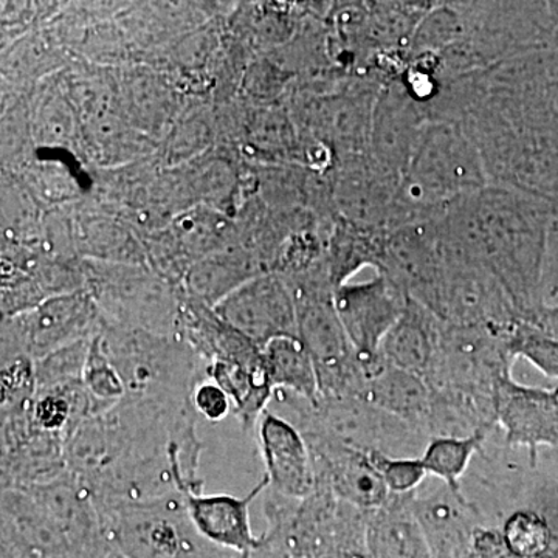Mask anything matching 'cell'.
Here are the masks:
<instances>
[{"mask_svg": "<svg viewBox=\"0 0 558 558\" xmlns=\"http://www.w3.org/2000/svg\"><path fill=\"white\" fill-rule=\"evenodd\" d=\"M197 422L193 402L124 396L70 433L68 472L98 508L204 488Z\"/></svg>", "mask_w": 558, "mask_h": 558, "instance_id": "6da1fadb", "label": "cell"}, {"mask_svg": "<svg viewBox=\"0 0 558 558\" xmlns=\"http://www.w3.org/2000/svg\"><path fill=\"white\" fill-rule=\"evenodd\" d=\"M553 209L539 202L487 185L439 209L444 247L478 260L502 286L521 319L543 307L542 270Z\"/></svg>", "mask_w": 558, "mask_h": 558, "instance_id": "7a4b0ae2", "label": "cell"}, {"mask_svg": "<svg viewBox=\"0 0 558 558\" xmlns=\"http://www.w3.org/2000/svg\"><path fill=\"white\" fill-rule=\"evenodd\" d=\"M459 124L478 148L490 185L524 194L558 215V123L475 106Z\"/></svg>", "mask_w": 558, "mask_h": 558, "instance_id": "3957f363", "label": "cell"}, {"mask_svg": "<svg viewBox=\"0 0 558 558\" xmlns=\"http://www.w3.org/2000/svg\"><path fill=\"white\" fill-rule=\"evenodd\" d=\"M275 411L301 433H319L363 453L388 458H421L429 436L403 418L392 416L365 399L319 398L315 402L292 392H274Z\"/></svg>", "mask_w": 558, "mask_h": 558, "instance_id": "277c9868", "label": "cell"}, {"mask_svg": "<svg viewBox=\"0 0 558 558\" xmlns=\"http://www.w3.org/2000/svg\"><path fill=\"white\" fill-rule=\"evenodd\" d=\"M487 185L480 150L464 128L453 121H428L400 179V199L416 220Z\"/></svg>", "mask_w": 558, "mask_h": 558, "instance_id": "5b68a950", "label": "cell"}, {"mask_svg": "<svg viewBox=\"0 0 558 558\" xmlns=\"http://www.w3.org/2000/svg\"><path fill=\"white\" fill-rule=\"evenodd\" d=\"M101 343L126 396L193 402L194 389L208 380V363L183 336L105 325Z\"/></svg>", "mask_w": 558, "mask_h": 558, "instance_id": "8992f818", "label": "cell"}, {"mask_svg": "<svg viewBox=\"0 0 558 558\" xmlns=\"http://www.w3.org/2000/svg\"><path fill=\"white\" fill-rule=\"evenodd\" d=\"M84 290L100 310L105 325L182 336V289L149 266L81 259Z\"/></svg>", "mask_w": 558, "mask_h": 558, "instance_id": "52a82bcc", "label": "cell"}, {"mask_svg": "<svg viewBox=\"0 0 558 558\" xmlns=\"http://www.w3.org/2000/svg\"><path fill=\"white\" fill-rule=\"evenodd\" d=\"M110 542L124 558H241L207 542L182 494L100 508Z\"/></svg>", "mask_w": 558, "mask_h": 558, "instance_id": "ba28073f", "label": "cell"}, {"mask_svg": "<svg viewBox=\"0 0 558 558\" xmlns=\"http://www.w3.org/2000/svg\"><path fill=\"white\" fill-rule=\"evenodd\" d=\"M288 286L295 300L299 339L317 369L319 396L365 399L368 374L337 314L336 288L323 282Z\"/></svg>", "mask_w": 558, "mask_h": 558, "instance_id": "9c48e42d", "label": "cell"}, {"mask_svg": "<svg viewBox=\"0 0 558 558\" xmlns=\"http://www.w3.org/2000/svg\"><path fill=\"white\" fill-rule=\"evenodd\" d=\"M414 300L454 326L508 328L520 319L508 293L483 264L446 248L438 277Z\"/></svg>", "mask_w": 558, "mask_h": 558, "instance_id": "30bf717a", "label": "cell"}, {"mask_svg": "<svg viewBox=\"0 0 558 558\" xmlns=\"http://www.w3.org/2000/svg\"><path fill=\"white\" fill-rule=\"evenodd\" d=\"M105 329V319L86 290L62 293L35 310L2 318V357L40 360L51 352L92 340Z\"/></svg>", "mask_w": 558, "mask_h": 558, "instance_id": "8fae6325", "label": "cell"}, {"mask_svg": "<svg viewBox=\"0 0 558 558\" xmlns=\"http://www.w3.org/2000/svg\"><path fill=\"white\" fill-rule=\"evenodd\" d=\"M508 328L444 322L438 351L424 376L428 387L497 392L498 385L512 376L517 362L506 341Z\"/></svg>", "mask_w": 558, "mask_h": 558, "instance_id": "7c38bea8", "label": "cell"}, {"mask_svg": "<svg viewBox=\"0 0 558 558\" xmlns=\"http://www.w3.org/2000/svg\"><path fill=\"white\" fill-rule=\"evenodd\" d=\"M329 183L336 218L373 231L413 222L400 199V179L377 167L369 154L336 161Z\"/></svg>", "mask_w": 558, "mask_h": 558, "instance_id": "4fadbf2b", "label": "cell"}, {"mask_svg": "<svg viewBox=\"0 0 558 558\" xmlns=\"http://www.w3.org/2000/svg\"><path fill=\"white\" fill-rule=\"evenodd\" d=\"M410 295L388 275L377 271L369 281L347 282L336 289L333 304L368 379L387 363L380 347L409 306Z\"/></svg>", "mask_w": 558, "mask_h": 558, "instance_id": "5bb4252c", "label": "cell"}, {"mask_svg": "<svg viewBox=\"0 0 558 558\" xmlns=\"http://www.w3.org/2000/svg\"><path fill=\"white\" fill-rule=\"evenodd\" d=\"M2 558H112L119 550L86 545L25 488L0 497Z\"/></svg>", "mask_w": 558, "mask_h": 558, "instance_id": "9a60e30c", "label": "cell"}, {"mask_svg": "<svg viewBox=\"0 0 558 558\" xmlns=\"http://www.w3.org/2000/svg\"><path fill=\"white\" fill-rule=\"evenodd\" d=\"M31 407L0 416V488H27L61 478L68 473L65 436L36 424Z\"/></svg>", "mask_w": 558, "mask_h": 558, "instance_id": "2e32d148", "label": "cell"}, {"mask_svg": "<svg viewBox=\"0 0 558 558\" xmlns=\"http://www.w3.org/2000/svg\"><path fill=\"white\" fill-rule=\"evenodd\" d=\"M215 311L260 349L282 337H299L295 300L288 282L278 274L245 282L220 301Z\"/></svg>", "mask_w": 558, "mask_h": 558, "instance_id": "e0dca14e", "label": "cell"}, {"mask_svg": "<svg viewBox=\"0 0 558 558\" xmlns=\"http://www.w3.org/2000/svg\"><path fill=\"white\" fill-rule=\"evenodd\" d=\"M428 121L424 105L411 95L400 76L387 81L374 106L371 159L388 174L402 179Z\"/></svg>", "mask_w": 558, "mask_h": 558, "instance_id": "ac0fdd59", "label": "cell"}, {"mask_svg": "<svg viewBox=\"0 0 558 558\" xmlns=\"http://www.w3.org/2000/svg\"><path fill=\"white\" fill-rule=\"evenodd\" d=\"M497 417L505 442L526 451L532 468L543 449H558V387L532 388L506 377L497 389Z\"/></svg>", "mask_w": 558, "mask_h": 558, "instance_id": "d6986e66", "label": "cell"}, {"mask_svg": "<svg viewBox=\"0 0 558 558\" xmlns=\"http://www.w3.org/2000/svg\"><path fill=\"white\" fill-rule=\"evenodd\" d=\"M310 446L317 490L363 510L379 509L389 494L368 453L343 446L319 433H301Z\"/></svg>", "mask_w": 558, "mask_h": 558, "instance_id": "ffe728a7", "label": "cell"}, {"mask_svg": "<svg viewBox=\"0 0 558 558\" xmlns=\"http://www.w3.org/2000/svg\"><path fill=\"white\" fill-rule=\"evenodd\" d=\"M255 432L269 490L293 501L314 495L317 490L314 462L300 429L267 409L260 414Z\"/></svg>", "mask_w": 558, "mask_h": 558, "instance_id": "44dd1931", "label": "cell"}, {"mask_svg": "<svg viewBox=\"0 0 558 558\" xmlns=\"http://www.w3.org/2000/svg\"><path fill=\"white\" fill-rule=\"evenodd\" d=\"M413 512L435 558H472L473 539L483 526L462 495L442 484L428 495H413Z\"/></svg>", "mask_w": 558, "mask_h": 558, "instance_id": "7402d4cb", "label": "cell"}, {"mask_svg": "<svg viewBox=\"0 0 558 558\" xmlns=\"http://www.w3.org/2000/svg\"><path fill=\"white\" fill-rule=\"evenodd\" d=\"M267 488L269 480L263 475L259 483L242 498L226 494L205 495L204 488H189L182 492V497L190 519L202 537L218 548L244 556L258 545L259 539L253 535L250 506Z\"/></svg>", "mask_w": 558, "mask_h": 558, "instance_id": "603a6c76", "label": "cell"}, {"mask_svg": "<svg viewBox=\"0 0 558 558\" xmlns=\"http://www.w3.org/2000/svg\"><path fill=\"white\" fill-rule=\"evenodd\" d=\"M275 274L269 260L247 245H230L215 255L197 260L183 278L182 292L215 310L245 282Z\"/></svg>", "mask_w": 558, "mask_h": 558, "instance_id": "cb8c5ba5", "label": "cell"}, {"mask_svg": "<svg viewBox=\"0 0 558 558\" xmlns=\"http://www.w3.org/2000/svg\"><path fill=\"white\" fill-rule=\"evenodd\" d=\"M429 438L468 439L497 432V392L461 388H429Z\"/></svg>", "mask_w": 558, "mask_h": 558, "instance_id": "d4e9b609", "label": "cell"}, {"mask_svg": "<svg viewBox=\"0 0 558 558\" xmlns=\"http://www.w3.org/2000/svg\"><path fill=\"white\" fill-rule=\"evenodd\" d=\"M442 325V319L410 296L402 317L381 343V360L389 366L424 377L438 351Z\"/></svg>", "mask_w": 558, "mask_h": 558, "instance_id": "484cf974", "label": "cell"}, {"mask_svg": "<svg viewBox=\"0 0 558 558\" xmlns=\"http://www.w3.org/2000/svg\"><path fill=\"white\" fill-rule=\"evenodd\" d=\"M413 494L391 495L368 513L371 558H435L413 512Z\"/></svg>", "mask_w": 558, "mask_h": 558, "instance_id": "4316f807", "label": "cell"}, {"mask_svg": "<svg viewBox=\"0 0 558 558\" xmlns=\"http://www.w3.org/2000/svg\"><path fill=\"white\" fill-rule=\"evenodd\" d=\"M365 400L392 416L424 429L428 435L427 418L432 389L418 374L385 365L368 380Z\"/></svg>", "mask_w": 558, "mask_h": 558, "instance_id": "83f0119b", "label": "cell"}, {"mask_svg": "<svg viewBox=\"0 0 558 558\" xmlns=\"http://www.w3.org/2000/svg\"><path fill=\"white\" fill-rule=\"evenodd\" d=\"M73 244L81 258L112 264L148 266L146 248L130 230L108 216L83 215L72 226Z\"/></svg>", "mask_w": 558, "mask_h": 558, "instance_id": "f1b7e54d", "label": "cell"}, {"mask_svg": "<svg viewBox=\"0 0 558 558\" xmlns=\"http://www.w3.org/2000/svg\"><path fill=\"white\" fill-rule=\"evenodd\" d=\"M264 368L275 391L292 392L315 402L319 398L314 360L299 337H282L263 349Z\"/></svg>", "mask_w": 558, "mask_h": 558, "instance_id": "f546056e", "label": "cell"}, {"mask_svg": "<svg viewBox=\"0 0 558 558\" xmlns=\"http://www.w3.org/2000/svg\"><path fill=\"white\" fill-rule=\"evenodd\" d=\"M488 438L490 436L429 439L421 457L422 464L429 476H435L453 490H461L462 478Z\"/></svg>", "mask_w": 558, "mask_h": 558, "instance_id": "4dcf8cb0", "label": "cell"}, {"mask_svg": "<svg viewBox=\"0 0 558 558\" xmlns=\"http://www.w3.org/2000/svg\"><path fill=\"white\" fill-rule=\"evenodd\" d=\"M2 229L10 242L25 247H35L33 242L43 240L44 218L39 207L24 186L3 182Z\"/></svg>", "mask_w": 558, "mask_h": 558, "instance_id": "1f68e13d", "label": "cell"}, {"mask_svg": "<svg viewBox=\"0 0 558 558\" xmlns=\"http://www.w3.org/2000/svg\"><path fill=\"white\" fill-rule=\"evenodd\" d=\"M501 531L517 558L545 557L556 546V537L548 521L532 509H519L510 513Z\"/></svg>", "mask_w": 558, "mask_h": 558, "instance_id": "d6a6232c", "label": "cell"}, {"mask_svg": "<svg viewBox=\"0 0 558 558\" xmlns=\"http://www.w3.org/2000/svg\"><path fill=\"white\" fill-rule=\"evenodd\" d=\"M506 341L513 359H524L549 379H558V340L545 330L520 318L506 329Z\"/></svg>", "mask_w": 558, "mask_h": 558, "instance_id": "836d02e7", "label": "cell"}, {"mask_svg": "<svg viewBox=\"0 0 558 558\" xmlns=\"http://www.w3.org/2000/svg\"><path fill=\"white\" fill-rule=\"evenodd\" d=\"M92 340L78 341L36 360V389L65 387L83 381Z\"/></svg>", "mask_w": 558, "mask_h": 558, "instance_id": "e575fe53", "label": "cell"}, {"mask_svg": "<svg viewBox=\"0 0 558 558\" xmlns=\"http://www.w3.org/2000/svg\"><path fill=\"white\" fill-rule=\"evenodd\" d=\"M36 396L35 360H0V416L27 409Z\"/></svg>", "mask_w": 558, "mask_h": 558, "instance_id": "d590c367", "label": "cell"}, {"mask_svg": "<svg viewBox=\"0 0 558 558\" xmlns=\"http://www.w3.org/2000/svg\"><path fill=\"white\" fill-rule=\"evenodd\" d=\"M83 381L92 398L106 409H112L126 396L119 371L105 352L100 336L90 341L89 354L84 366Z\"/></svg>", "mask_w": 558, "mask_h": 558, "instance_id": "8d00e7d4", "label": "cell"}, {"mask_svg": "<svg viewBox=\"0 0 558 558\" xmlns=\"http://www.w3.org/2000/svg\"><path fill=\"white\" fill-rule=\"evenodd\" d=\"M264 515L269 527L260 535L258 545L241 558H296L282 513L281 497L269 488L264 499Z\"/></svg>", "mask_w": 558, "mask_h": 558, "instance_id": "74e56055", "label": "cell"}, {"mask_svg": "<svg viewBox=\"0 0 558 558\" xmlns=\"http://www.w3.org/2000/svg\"><path fill=\"white\" fill-rule=\"evenodd\" d=\"M130 102L132 109H134L135 116L138 119L146 120V126L148 130L159 128L167 121V117L171 116V100L170 92L161 86L159 81H153L150 76L142 78V76H135L134 80L130 81Z\"/></svg>", "mask_w": 558, "mask_h": 558, "instance_id": "f35d334b", "label": "cell"}, {"mask_svg": "<svg viewBox=\"0 0 558 558\" xmlns=\"http://www.w3.org/2000/svg\"><path fill=\"white\" fill-rule=\"evenodd\" d=\"M369 457L391 495L413 494L428 476L421 458H388L379 453Z\"/></svg>", "mask_w": 558, "mask_h": 558, "instance_id": "ab89813d", "label": "cell"}, {"mask_svg": "<svg viewBox=\"0 0 558 558\" xmlns=\"http://www.w3.org/2000/svg\"><path fill=\"white\" fill-rule=\"evenodd\" d=\"M35 135L46 145H60L72 137L73 113L70 101L61 95H51L40 102L35 116Z\"/></svg>", "mask_w": 558, "mask_h": 558, "instance_id": "60d3db41", "label": "cell"}, {"mask_svg": "<svg viewBox=\"0 0 558 558\" xmlns=\"http://www.w3.org/2000/svg\"><path fill=\"white\" fill-rule=\"evenodd\" d=\"M539 293H542L543 306H558V215L550 219L548 234H546Z\"/></svg>", "mask_w": 558, "mask_h": 558, "instance_id": "b9f144b4", "label": "cell"}, {"mask_svg": "<svg viewBox=\"0 0 558 558\" xmlns=\"http://www.w3.org/2000/svg\"><path fill=\"white\" fill-rule=\"evenodd\" d=\"M193 405L199 417L207 418L208 422L223 421L233 407L229 395L211 380H204L194 389Z\"/></svg>", "mask_w": 558, "mask_h": 558, "instance_id": "7bdbcfd3", "label": "cell"}, {"mask_svg": "<svg viewBox=\"0 0 558 558\" xmlns=\"http://www.w3.org/2000/svg\"><path fill=\"white\" fill-rule=\"evenodd\" d=\"M472 558H517L509 549L501 527L481 526L473 539Z\"/></svg>", "mask_w": 558, "mask_h": 558, "instance_id": "ee69618b", "label": "cell"}, {"mask_svg": "<svg viewBox=\"0 0 558 558\" xmlns=\"http://www.w3.org/2000/svg\"><path fill=\"white\" fill-rule=\"evenodd\" d=\"M207 126L204 123H197V121H191L182 126V131L175 132V137L172 140L171 156L178 160H182L183 153H190V150H197L204 145V137L207 138Z\"/></svg>", "mask_w": 558, "mask_h": 558, "instance_id": "f6af8a7d", "label": "cell"}, {"mask_svg": "<svg viewBox=\"0 0 558 558\" xmlns=\"http://www.w3.org/2000/svg\"><path fill=\"white\" fill-rule=\"evenodd\" d=\"M531 323H534L539 329L545 330L548 336L558 340V306H543L542 310L534 315V318L531 319Z\"/></svg>", "mask_w": 558, "mask_h": 558, "instance_id": "bcb514c9", "label": "cell"}, {"mask_svg": "<svg viewBox=\"0 0 558 558\" xmlns=\"http://www.w3.org/2000/svg\"><path fill=\"white\" fill-rule=\"evenodd\" d=\"M112 558H124L123 556H121L120 553H117L116 556H113Z\"/></svg>", "mask_w": 558, "mask_h": 558, "instance_id": "7dc6e473", "label": "cell"}]
</instances>
